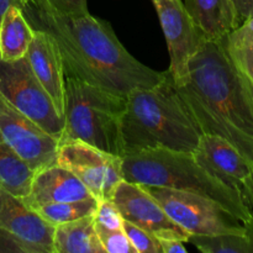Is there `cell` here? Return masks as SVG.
<instances>
[{"instance_id": "6da1fadb", "label": "cell", "mask_w": 253, "mask_h": 253, "mask_svg": "<svg viewBox=\"0 0 253 253\" xmlns=\"http://www.w3.org/2000/svg\"><path fill=\"white\" fill-rule=\"evenodd\" d=\"M22 12L34 29L56 41L66 76L123 96L133 89L156 85L166 77V72L137 61L105 20L90 14L64 16L43 0H30Z\"/></svg>"}, {"instance_id": "7a4b0ae2", "label": "cell", "mask_w": 253, "mask_h": 253, "mask_svg": "<svg viewBox=\"0 0 253 253\" xmlns=\"http://www.w3.org/2000/svg\"><path fill=\"white\" fill-rule=\"evenodd\" d=\"M174 85L203 135L220 136L253 165V95L225 37L205 39Z\"/></svg>"}, {"instance_id": "3957f363", "label": "cell", "mask_w": 253, "mask_h": 253, "mask_svg": "<svg viewBox=\"0 0 253 253\" xmlns=\"http://www.w3.org/2000/svg\"><path fill=\"white\" fill-rule=\"evenodd\" d=\"M202 135L168 71L156 85L126 95L121 121L124 156L152 148L194 153Z\"/></svg>"}, {"instance_id": "277c9868", "label": "cell", "mask_w": 253, "mask_h": 253, "mask_svg": "<svg viewBox=\"0 0 253 253\" xmlns=\"http://www.w3.org/2000/svg\"><path fill=\"white\" fill-rule=\"evenodd\" d=\"M124 180L209 198L244 224L253 219L241 195L200 165L193 153L152 148L123 157Z\"/></svg>"}, {"instance_id": "5b68a950", "label": "cell", "mask_w": 253, "mask_h": 253, "mask_svg": "<svg viewBox=\"0 0 253 253\" xmlns=\"http://www.w3.org/2000/svg\"><path fill=\"white\" fill-rule=\"evenodd\" d=\"M125 110L126 96L66 76L61 141L78 140L123 157L121 121Z\"/></svg>"}, {"instance_id": "8992f818", "label": "cell", "mask_w": 253, "mask_h": 253, "mask_svg": "<svg viewBox=\"0 0 253 253\" xmlns=\"http://www.w3.org/2000/svg\"><path fill=\"white\" fill-rule=\"evenodd\" d=\"M0 95L61 141L63 118L59 116L53 100L32 72L26 57L16 61L0 58Z\"/></svg>"}, {"instance_id": "52a82bcc", "label": "cell", "mask_w": 253, "mask_h": 253, "mask_svg": "<svg viewBox=\"0 0 253 253\" xmlns=\"http://www.w3.org/2000/svg\"><path fill=\"white\" fill-rule=\"evenodd\" d=\"M143 187L168 216L189 235L211 236L246 230L244 222L209 198L169 188Z\"/></svg>"}, {"instance_id": "ba28073f", "label": "cell", "mask_w": 253, "mask_h": 253, "mask_svg": "<svg viewBox=\"0 0 253 253\" xmlns=\"http://www.w3.org/2000/svg\"><path fill=\"white\" fill-rule=\"evenodd\" d=\"M56 163L77 175L98 202L111 199L124 180L123 157L78 140L59 142Z\"/></svg>"}, {"instance_id": "9c48e42d", "label": "cell", "mask_w": 253, "mask_h": 253, "mask_svg": "<svg viewBox=\"0 0 253 253\" xmlns=\"http://www.w3.org/2000/svg\"><path fill=\"white\" fill-rule=\"evenodd\" d=\"M0 135L35 170L56 165L59 141L0 95Z\"/></svg>"}, {"instance_id": "30bf717a", "label": "cell", "mask_w": 253, "mask_h": 253, "mask_svg": "<svg viewBox=\"0 0 253 253\" xmlns=\"http://www.w3.org/2000/svg\"><path fill=\"white\" fill-rule=\"evenodd\" d=\"M169 52L168 72L175 84L188 76V67L207 37L197 26L182 0H152Z\"/></svg>"}, {"instance_id": "8fae6325", "label": "cell", "mask_w": 253, "mask_h": 253, "mask_svg": "<svg viewBox=\"0 0 253 253\" xmlns=\"http://www.w3.org/2000/svg\"><path fill=\"white\" fill-rule=\"evenodd\" d=\"M111 200L125 221L155 235L158 240L174 239L184 242L189 240L190 235L168 216L143 185L123 180Z\"/></svg>"}, {"instance_id": "7c38bea8", "label": "cell", "mask_w": 253, "mask_h": 253, "mask_svg": "<svg viewBox=\"0 0 253 253\" xmlns=\"http://www.w3.org/2000/svg\"><path fill=\"white\" fill-rule=\"evenodd\" d=\"M193 155L225 184L236 190L253 209V165L234 146L216 135H202Z\"/></svg>"}, {"instance_id": "4fadbf2b", "label": "cell", "mask_w": 253, "mask_h": 253, "mask_svg": "<svg viewBox=\"0 0 253 253\" xmlns=\"http://www.w3.org/2000/svg\"><path fill=\"white\" fill-rule=\"evenodd\" d=\"M0 229L30 249L31 253H53V225L48 224L22 198L0 187Z\"/></svg>"}, {"instance_id": "5bb4252c", "label": "cell", "mask_w": 253, "mask_h": 253, "mask_svg": "<svg viewBox=\"0 0 253 253\" xmlns=\"http://www.w3.org/2000/svg\"><path fill=\"white\" fill-rule=\"evenodd\" d=\"M34 30L26 58L35 76L53 100L59 116L63 118L66 74L61 52L52 36L42 30Z\"/></svg>"}, {"instance_id": "9a60e30c", "label": "cell", "mask_w": 253, "mask_h": 253, "mask_svg": "<svg viewBox=\"0 0 253 253\" xmlns=\"http://www.w3.org/2000/svg\"><path fill=\"white\" fill-rule=\"evenodd\" d=\"M31 209L53 203L95 199L71 170L56 163L35 172L29 194L22 198Z\"/></svg>"}, {"instance_id": "2e32d148", "label": "cell", "mask_w": 253, "mask_h": 253, "mask_svg": "<svg viewBox=\"0 0 253 253\" xmlns=\"http://www.w3.org/2000/svg\"><path fill=\"white\" fill-rule=\"evenodd\" d=\"M183 4L208 40L224 39L240 26L231 0H185Z\"/></svg>"}, {"instance_id": "e0dca14e", "label": "cell", "mask_w": 253, "mask_h": 253, "mask_svg": "<svg viewBox=\"0 0 253 253\" xmlns=\"http://www.w3.org/2000/svg\"><path fill=\"white\" fill-rule=\"evenodd\" d=\"M53 253H106L96 234L94 215L54 226Z\"/></svg>"}, {"instance_id": "ac0fdd59", "label": "cell", "mask_w": 253, "mask_h": 253, "mask_svg": "<svg viewBox=\"0 0 253 253\" xmlns=\"http://www.w3.org/2000/svg\"><path fill=\"white\" fill-rule=\"evenodd\" d=\"M35 30L19 7L6 10L0 21V58L16 61L26 57Z\"/></svg>"}, {"instance_id": "d6986e66", "label": "cell", "mask_w": 253, "mask_h": 253, "mask_svg": "<svg viewBox=\"0 0 253 253\" xmlns=\"http://www.w3.org/2000/svg\"><path fill=\"white\" fill-rule=\"evenodd\" d=\"M35 170L5 142L0 135V187L16 197L30 192Z\"/></svg>"}, {"instance_id": "ffe728a7", "label": "cell", "mask_w": 253, "mask_h": 253, "mask_svg": "<svg viewBox=\"0 0 253 253\" xmlns=\"http://www.w3.org/2000/svg\"><path fill=\"white\" fill-rule=\"evenodd\" d=\"M246 230L232 234L190 235L188 242L204 253H253V219L246 222Z\"/></svg>"}, {"instance_id": "44dd1931", "label": "cell", "mask_w": 253, "mask_h": 253, "mask_svg": "<svg viewBox=\"0 0 253 253\" xmlns=\"http://www.w3.org/2000/svg\"><path fill=\"white\" fill-rule=\"evenodd\" d=\"M98 208V200L89 199L81 202L53 203V204L41 205L36 208V211L46 220L48 224L57 226L64 222L74 221L82 217L94 215Z\"/></svg>"}, {"instance_id": "7402d4cb", "label": "cell", "mask_w": 253, "mask_h": 253, "mask_svg": "<svg viewBox=\"0 0 253 253\" xmlns=\"http://www.w3.org/2000/svg\"><path fill=\"white\" fill-rule=\"evenodd\" d=\"M123 229L137 253H162L160 240L155 235L124 220Z\"/></svg>"}, {"instance_id": "603a6c76", "label": "cell", "mask_w": 253, "mask_h": 253, "mask_svg": "<svg viewBox=\"0 0 253 253\" xmlns=\"http://www.w3.org/2000/svg\"><path fill=\"white\" fill-rule=\"evenodd\" d=\"M95 230L106 253H137L124 229L110 230L95 224Z\"/></svg>"}, {"instance_id": "cb8c5ba5", "label": "cell", "mask_w": 253, "mask_h": 253, "mask_svg": "<svg viewBox=\"0 0 253 253\" xmlns=\"http://www.w3.org/2000/svg\"><path fill=\"white\" fill-rule=\"evenodd\" d=\"M94 220H95V224L106 227V229H123L124 219L119 211L118 207L114 204L111 199L98 202V208H96V211L94 214Z\"/></svg>"}, {"instance_id": "d4e9b609", "label": "cell", "mask_w": 253, "mask_h": 253, "mask_svg": "<svg viewBox=\"0 0 253 253\" xmlns=\"http://www.w3.org/2000/svg\"><path fill=\"white\" fill-rule=\"evenodd\" d=\"M225 43L229 48L234 49L253 46V14L225 37Z\"/></svg>"}, {"instance_id": "484cf974", "label": "cell", "mask_w": 253, "mask_h": 253, "mask_svg": "<svg viewBox=\"0 0 253 253\" xmlns=\"http://www.w3.org/2000/svg\"><path fill=\"white\" fill-rule=\"evenodd\" d=\"M226 48L234 63L236 64L237 69H239L240 73L242 74V77L246 81L247 85H249L250 90H251L253 95V46L240 49L229 48L226 46Z\"/></svg>"}, {"instance_id": "4316f807", "label": "cell", "mask_w": 253, "mask_h": 253, "mask_svg": "<svg viewBox=\"0 0 253 253\" xmlns=\"http://www.w3.org/2000/svg\"><path fill=\"white\" fill-rule=\"evenodd\" d=\"M52 10L64 16H85L89 14L88 0H43Z\"/></svg>"}, {"instance_id": "83f0119b", "label": "cell", "mask_w": 253, "mask_h": 253, "mask_svg": "<svg viewBox=\"0 0 253 253\" xmlns=\"http://www.w3.org/2000/svg\"><path fill=\"white\" fill-rule=\"evenodd\" d=\"M0 253H31V251L16 237L0 229Z\"/></svg>"}, {"instance_id": "f1b7e54d", "label": "cell", "mask_w": 253, "mask_h": 253, "mask_svg": "<svg viewBox=\"0 0 253 253\" xmlns=\"http://www.w3.org/2000/svg\"><path fill=\"white\" fill-rule=\"evenodd\" d=\"M231 2L236 10L240 25L253 14V0H231Z\"/></svg>"}, {"instance_id": "f546056e", "label": "cell", "mask_w": 253, "mask_h": 253, "mask_svg": "<svg viewBox=\"0 0 253 253\" xmlns=\"http://www.w3.org/2000/svg\"><path fill=\"white\" fill-rule=\"evenodd\" d=\"M161 247H162V253H187L188 249L185 247V242L182 240L174 239H166L160 240Z\"/></svg>"}, {"instance_id": "4dcf8cb0", "label": "cell", "mask_w": 253, "mask_h": 253, "mask_svg": "<svg viewBox=\"0 0 253 253\" xmlns=\"http://www.w3.org/2000/svg\"><path fill=\"white\" fill-rule=\"evenodd\" d=\"M29 1L30 0H0V21L9 7L15 6L22 10Z\"/></svg>"}]
</instances>
